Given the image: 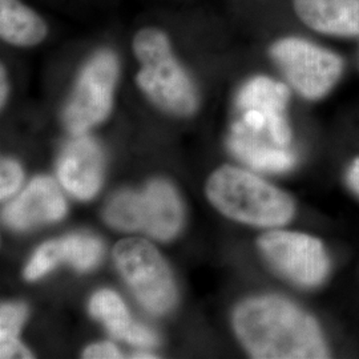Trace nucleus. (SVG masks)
Returning <instances> with one entry per match:
<instances>
[{"mask_svg":"<svg viewBox=\"0 0 359 359\" xmlns=\"http://www.w3.org/2000/svg\"><path fill=\"white\" fill-rule=\"evenodd\" d=\"M83 357L90 359H114L121 358L123 355L114 344L103 342L87 347Z\"/></svg>","mask_w":359,"mask_h":359,"instance_id":"19","label":"nucleus"},{"mask_svg":"<svg viewBox=\"0 0 359 359\" xmlns=\"http://www.w3.org/2000/svg\"><path fill=\"white\" fill-rule=\"evenodd\" d=\"M23 169L13 160H3L0 168V197L6 200L16 192L23 182Z\"/></svg>","mask_w":359,"mask_h":359,"instance_id":"18","label":"nucleus"},{"mask_svg":"<svg viewBox=\"0 0 359 359\" xmlns=\"http://www.w3.org/2000/svg\"><path fill=\"white\" fill-rule=\"evenodd\" d=\"M132 358H154V355H152V354H147V353H137V354H133Z\"/></svg>","mask_w":359,"mask_h":359,"instance_id":"22","label":"nucleus"},{"mask_svg":"<svg viewBox=\"0 0 359 359\" xmlns=\"http://www.w3.org/2000/svg\"><path fill=\"white\" fill-rule=\"evenodd\" d=\"M228 147L238 160L258 170L281 173L290 170L297 163L293 152L252 136L231 133Z\"/></svg>","mask_w":359,"mask_h":359,"instance_id":"16","label":"nucleus"},{"mask_svg":"<svg viewBox=\"0 0 359 359\" xmlns=\"http://www.w3.org/2000/svg\"><path fill=\"white\" fill-rule=\"evenodd\" d=\"M347 184L359 196V157L347 169Z\"/></svg>","mask_w":359,"mask_h":359,"instance_id":"20","label":"nucleus"},{"mask_svg":"<svg viewBox=\"0 0 359 359\" xmlns=\"http://www.w3.org/2000/svg\"><path fill=\"white\" fill-rule=\"evenodd\" d=\"M67 204L57 184L40 176L32 180L3 212L4 222L18 231L55 222L65 217Z\"/></svg>","mask_w":359,"mask_h":359,"instance_id":"11","label":"nucleus"},{"mask_svg":"<svg viewBox=\"0 0 359 359\" xmlns=\"http://www.w3.org/2000/svg\"><path fill=\"white\" fill-rule=\"evenodd\" d=\"M269 56L289 86L308 102L329 96L345 74V60L338 52L299 35L271 41Z\"/></svg>","mask_w":359,"mask_h":359,"instance_id":"4","label":"nucleus"},{"mask_svg":"<svg viewBox=\"0 0 359 359\" xmlns=\"http://www.w3.org/2000/svg\"><path fill=\"white\" fill-rule=\"evenodd\" d=\"M116 266L144 308L164 314L175 306L176 286L167 262L144 238H126L114 250Z\"/></svg>","mask_w":359,"mask_h":359,"instance_id":"7","label":"nucleus"},{"mask_svg":"<svg viewBox=\"0 0 359 359\" xmlns=\"http://www.w3.org/2000/svg\"><path fill=\"white\" fill-rule=\"evenodd\" d=\"M297 20L316 35L359 39V0H292Z\"/></svg>","mask_w":359,"mask_h":359,"instance_id":"12","label":"nucleus"},{"mask_svg":"<svg viewBox=\"0 0 359 359\" xmlns=\"http://www.w3.org/2000/svg\"><path fill=\"white\" fill-rule=\"evenodd\" d=\"M50 35V26L23 0H0V38L15 48H34Z\"/></svg>","mask_w":359,"mask_h":359,"instance_id":"15","label":"nucleus"},{"mask_svg":"<svg viewBox=\"0 0 359 359\" xmlns=\"http://www.w3.org/2000/svg\"><path fill=\"white\" fill-rule=\"evenodd\" d=\"M8 77H7V71L4 68V65H1L0 68V104L1 108L4 107V104L8 99Z\"/></svg>","mask_w":359,"mask_h":359,"instance_id":"21","label":"nucleus"},{"mask_svg":"<svg viewBox=\"0 0 359 359\" xmlns=\"http://www.w3.org/2000/svg\"><path fill=\"white\" fill-rule=\"evenodd\" d=\"M120 75V60L111 48H100L83 65L63 109V123L72 135H84L109 116Z\"/></svg>","mask_w":359,"mask_h":359,"instance_id":"6","label":"nucleus"},{"mask_svg":"<svg viewBox=\"0 0 359 359\" xmlns=\"http://www.w3.org/2000/svg\"><path fill=\"white\" fill-rule=\"evenodd\" d=\"M290 90L280 81L266 76L253 77L240 90L237 108L240 118L231 133L258 137L266 133L278 147L292 140V129L286 116Z\"/></svg>","mask_w":359,"mask_h":359,"instance_id":"9","label":"nucleus"},{"mask_svg":"<svg viewBox=\"0 0 359 359\" xmlns=\"http://www.w3.org/2000/svg\"><path fill=\"white\" fill-rule=\"evenodd\" d=\"M103 152L99 144L84 135L68 142L59 158L57 177L65 191L79 200H90L103 182Z\"/></svg>","mask_w":359,"mask_h":359,"instance_id":"10","label":"nucleus"},{"mask_svg":"<svg viewBox=\"0 0 359 359\" xmlns=\"http://www.w3.org/2000/svg\"><path fill=\"white\" fill-rule=\"evenodd\" d=\"M90 316L103 322L108 332L129 345L152 347L157 345V335L148 327L132 321L123 299L112 290H100L90 298Z\"/></svg>","mask_w":359,"mask_h":359,"instance_id":"14","label":"nucleus"},{"mask_svg":"<svg viewBox=\"0 0 359 359\" xmlns=\"http://www.w3.org/2000/svg\"><path fill=\"white\" fill-rule=\"evenodd\" d=\"M206 196L226 217L257 228L283 226L295 215L294 200L287 193L231 165L219 168L210 176Z\"/></svg>","mask_w":359,"mask_h":359,"instance_id":"3","label":"nucleus"},{"mask_svg":"<svg viewBox=\"0 0 359 359\" xmlns=\"http://www.w3.org/2000/svg\"><path fill=\"white\" fill-rule=\"evenodd\" d=\"M104 246L97 238L72 234L41 245L25 269L28 281H36L59 264H71L79 271L93 269L103 258Z\"/></svg>","mask_w":359,"mask_h":359,"instance_id":"13","label":"nucleus"},{"mask_svg":"<svg viewBox=\"0 0 359 359\" xmlns=\"http://www.w3.org/2000/svg\"><path fill=\"white\" fill-rule=\"evenodd\" d=\"M258 248L271 268L301 287H317L329 276L330 259L326 248L314 236L270 231L258 238Z\"/></svg>","mask_w":359,"mask_h":359,"instance_id":"8","label":"nucleus"},{"mask_svg":"<svg viewBox=\"0 0 359 359\" xmlns=\"http://www.w3.org/2000/svg\"><path fill=\"white\" fill-rule=\"evenodd\" d=\"M27 317L25 304H3L0 309V358H32L19 341V332Z\"/></svg>","mask_w":359,"mask_h":359,"instance_id":"17","label":"nucleus"},{"mask_svg":"<svg viewBox=\"0 0 359 359\" xmlns=\"http://www.w3.org/2000/svg\"><path fill=\"white\" fill-rule=\"evenodd\" d=\"M104 218L118 231H144L167 241L181 229L184 209L175 188L164 180H154L142 192L116 193L107 203Z\"/></svg>","mask_w":359,"mask_h":359,"instance_id":"5","label":"nucleus"},{"mask_svg":"<svg viewBox=\"0 0 359 359\" xmlns=\"http://www.w3.org/2000/svg\"><path fill=\"white\" fill-rule=\"evenodd\" d=\"M130 47L140 67L136 83L142 93L169 115H193L198 107V93L180 63L167 31L157 26L142 27L135 32Z\"/></svg>","mask_w":359,"mask_h":359,"instance_id":"2","label":"nucleus"},{"mask_svg":"<svg viewBox=\"0 0 359 359\" xmlns=\"http://www.w3.org/2000/svg\"><path fill=\"white\" fill-rule=\"evenodd\" d=\"M233 327L253 358L330 357L318 322L278 295H259L240 304L233 313Z\"/></svg>","mask_w":359,"mask_h":359,"instance_id":"1","label":"nucleus"}]
</instances>
